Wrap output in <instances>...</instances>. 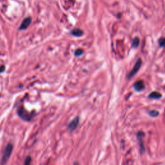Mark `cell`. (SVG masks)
<instances>
[{
	"label": "cell",
	"instance_id": "cell-1",
	"mask_svg": "<svg viewBox=\"0 0 165 165\" xmlns=\"http://www.w3.org/2000/svg\"><path fill=\"white\" fill-rule=\"evenodd\" d=\"M13 150V146L11 143H9L7 144V147H5L3 154L2 158H1V165H3L4 164L7 163V161L9 160L10 156L11 155L12 151Z\"/></svg>",
	"mask_w": 165,
	"mask_h": 165
},
{
	"label": "cell",
	"instance_id": "cell-2",
	"mask_svg": "<svg viewBox=\"0 0 165 165\" xmlns=\"http://www.w3.org/2000/svg\"><path fill=\"white\" fill-rule=\"evenodd\" d=\"M141 64H142V60H141V58H139L138 61L135 63V65L133 66V69H132V70L128 74L127 78L128 79H130V78H133V76L135 75V73L139 71V70L141 67Z\"/></svg>",
	"mask_w": 165,
	"mask_h": 165
},
{
	"label": "cell",
	"instance_id": "cell-3",
	"mask_svg": "<svg viewBox=\"0 0 165 165\" xmlns=\"http://www.w3.org/2000/svg\"><path fill=\"white\" fill-rule=\"evenodd\" d=\"M18 113L19 115L22 119H24V120H26V121H30L31 118H32V115H31L30 113L28 112L22 106H21L18 108Z\"/></svg>",
	"mask_w": 165,
	"mask_h": 165
},
{
	"label": "cell",
	"instance_id": "cell-4",
	"mask_svg": "<svg viewBox=\"0 0 165 165\" xmlns=\"http://www.w3.org/2000/svg\"><path fill=\"white\" fill-rule=\"evenodd\" d=\"M31 21H32V19H31V18H30V17H28V18H27L25 19L23 21V22L21 23V25L19 28V30H22L27 29L30 25Z\"/></svg>",
	"mask_w": 165,
	"mask_h": 165
},
{
	"label": "cell",
	"instance_id": "cell-5",
	"mask_svg": "<svg viewBox=\"0 0 165 165\" xmlns=\"http://www.w3.org/2000/svg\"><path fill=\"white\" fill-rule=\"evenodd\" d=\"M133 88L135 89V91L140 92L144 88V81L142 80H139L136 81L133 84Z\"/></svg>",
	"mask_w": 165,
	"mask_h": 165
},
{
	"label": "cell",
	"instance_id": "cell-6",
	"mask_svg": "<svg viewBox=\"0 0 165 165\" xmlns=\"http://www.w3.org/2000/svg\"><path fill=\"white\" fill-rule=\"evenodd\" d=\"M79 118L78 117H76L75 119H73L72 121L69 125V129L70 130H73L76 128V127L78 126V123H79Z\"/></svg>",
	"mask_w": 165,
	"mask_h": 165
},
{
	"label": "cell",
	"instance_id": "cell-7",
	"mask_svg": "<svg viewBox=\"0 0 165 165\" xmlns=\"http://www.w3.org/2000/svg\"><path fill=\"white\" fill-rule=\"evenodd\" d=\"M138 141H139V144L140 146V149H141V151H142V152L144 151V147H143V143H142V137L144 136V133L142 132H139L138 133Z\"/></svg>",
	"mask_w": 165,
	"mask_h": 165
},
{
	"label": "cell",
	"instance_id": "cell-8",
	"mask_svg": "<svg viewBox=\"0 0 165 165\" xmlns=\"http://www.w3.org/2000/svg\"><path fill=\"white\" fill-rule=\"evenodd\" d=\"M70 33L73 36L76 37H81L83 35V31L79 28H74L73 30H72Z\"/></svg>",
	"mask_w": 165,
	"mask_h": 165
},
{
	"label": "cell",
	"instance_id": "cell-9",
	"mask_svg": "<svg viewBox=\"0 0 165 165\" xmlns=\"http://www.w3.org/2000/svg\"><path fill=\"white\" fill-rule=\"evenodd\" d=\"M162 97V95L158 92H153L150 93L148 96V97L150 99H158Z\"/></svg>",
	"mask_w": 165,
	"mask_h": 165
},
{
	"label": "cell",
	"instance_id": "cell-10",
	"mask_svg": "<svg viewBox=\"0 0 165 165\" xmlns=\"http://www.w3.org/2000/svg\"><path fill=\"white\" fill-rule=\"evenodd\" d=\"M139 37H136L134 39H133L132 41V47L133 48H138L139 46Z\"/></svg>",
	"mask_w": 165,
	"mask_h": 165
},
{
	"label": "cell",
	"instance_id": "cell-11",
	"mask_svg": "<svg viewBox=\"0 0 165 165\" xmlns=\"http://www.w3.org/2000/svg\"><path fill=\"white\" fill-rule=\"evenodd\" d=\"M158 42L160 46L165 48V37H160V39H159Z\"/></svg>",
	"mask_w": 165,
	"mask_h": 165
},
{
	"label": "cell",
	"instance_id": "cell-12",
	"mask_svg": "<svg viewBox=\"0 0 165 165\" xmlns=\"http://www.w3.org/2000/svg\"><path fill=\"white\" fill-rule=\"evenodd\" d=\"M83 53H84V50H83L81 49V48H78V49H77V50L75 51L74 55L78 57V56H80V55H82Z\"/></svg>",
	"mask_w": 165,
	"mask_h": 165
},
{
	"label": "cell",
	"instance_id": "cell-13",
	"mask_svg": "<svg viewBox=\"0 0 165 165\" xmlns=\"http://www.w3.org/2000/svg\"><path fill=\"white\" fill-rule=\"evenodd\" d=\"M148 114L151 117H156L159 115V112L156 110H151V111H150Z\"/></svg>",
	"mask_w": 165,
	"mask_h": 165
},
{
	"label": "cell",
	"instance_id": "cell-14",
	"mask_svg": "<svg viewBox=\"0 0 165 165\" xmlns=\"http://www.w3.org/2000/svg\"><path fill=\"white\" fill-rule=\"evenodd\" d=\"M30 163H31V158H30V157L28 156L25 159L24 165H30Z\"/></svg>",
	"mask_w": 165,
	"mask_h": 165
},
{
	"label": "cell",
	"instance_id": "cell-15",
	"mask_svg": "<svg viewBox=\"0 0 165 165\" xmlns=\"http://www.w3.org/2000/svg\"><path fill=\"white\" fill-rule=\"evenodd\" d=\"M5 66H1V67H0V73H1V72H3L5 70Z\"/></svg>",
	"mask_w": 165,
	"mask_h": 165
}]
</instances>
